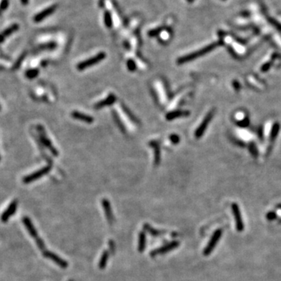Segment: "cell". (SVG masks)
I'll return each instance as SVG.
<instances>
[{
	"instance_id": "25",
	"label": "cell",
	"mask_w": 281,
	"mask_h": 281,
	"mask_svg": "<svg viewBox=\"0 0 281 281\" xmlns=\"http://www.w3.org/2000/svg\"><path fill=\"white\" fill-rule=\"evenodd\" d=\"M56 47V44L55 43H48L47 45H42V48H53Z\"/></svg>"
},
{
	"instance_id": "22",
	"label": "cell",
	"mask_w": 281,
	"mask_h": 281,
	"mask_svg": "<svg viewBox=\"0 0 281 281\" xmlns=\"http://www.w3.org/2000/svg\"><path fill=\"white\" fill-rule=\"evenodd\" d=\"M8 5H9V0H2L0 4V9L4 10L8 7Z\"/></svg>"
},
{
	"instance_id": "29",
	"label": "cell",
	"mask_w": 281,
	"mask_h": 281,
	"mask_svg": "<svg viewBox=\"0 0 281 281\" xmlns=\"http://www.w3.org/2000/svg\"><path fill=\"white\" fill-rule=\"evenodd\" d=\"M187 2H192L194 1V0H187Z\"/></svg>"
},
{
	"instance_id": "5",
	"label": "cell",
	"mask_w": 281,
	"mask_h": 281,
	"mask_svg": "<svg viewBox=\"0 0 281 281\" xmlns=\"http://www.w3.org/2000/svg\"><path fill=\"white\" fill-rule=\"evenodd\" d=\"M232 210L233 212H234V219H235L236 227H237V229L239 232H241L244 229V226L243 221H242L241 214H240V209H239L238 205L236 204V203H233Z\"/></svg>"
},
{
	"instance_id": "18",
	"label": "cell",
	"mask_w": 281,
	"mask_h": 281,
	"mask_svg": "<svg viewBox=\"0 0 281 281\" xmlns=\"http://www.w3.org/2000/svg\"><path fill=\"white\" fill-rule=\"evenodd\" d=\"M163 28H164L163 27H159L151 30V31H149V32H148V35L151 36V37H155V36L156 35H159V34L162 31Z\"/></svg>"
},
{
	"instance_id": "28",
	"label": "cell",
	"mask_w": 281,
	"mask_h": 281,
	"mask_svg": "<svg viewBox=\"0 0 281 281\" xmlns=\"http://www.w3.org/2000/svg\"><path fill=\"white\" fill-rule=\"evenodd\" d=\"M21 2L23 5H27L28 2V0H21Z\"/></svg>"
},
{
	"instance_id": "15",
	"label": "cell",
	"mask_w": 281,
	"mask_h": 281,
	"mask_svg": "<svg viewBox=\"0 0 281 281\" xmlns=\"http://www.w3.org/2000/svg\"><path fill=\"white\" fill-rule=\"evenodd\" d=\"M104 23L108 28H111L112 27V17L109 11H106L104 13Z\"/></svg>"
},
{
	"instance_id": "16",
	"label": "cell",
	"mask_w": 281,
	"mask_h": 281,
	"mask_svg": "<svg viewBox=\"0 0 281 281\" xmlns=\"http://www.w3.org/2000/svg\"><path fill=\"white\" fill-rule=\"evenodd\" d=\"M18 29H19V25L13 24V25H12V26L9 27L7 29L5 30L2 33V35L4 36V37H7V36H9L10 34H12V33L15 32V31H17Z\"/></svg>"
},
{
	"instance_id": "4",
	"label": "cell",
	"mask_w": 281,
	"mask_h": 281,
	"mask_svg": "<svg viewBox=\"0 0 281 281\" xmlns=\"http://www.w3.org/2000/svg\"><path fill=\"white\" fill-rule=\"evenodd\" d=\"M49 170L50 166H45L44 167V168H42L41 170H37V171L34 172V173L25 176L23 180V183H24V184H29V183L33 182V181H34L35 180L39 179V178H41L42 176H43L44 175L48 173Z\"/></svg>"
},
{
	"instance_id": "2",
	"label": "cell",
	"mask_w": 281,
	"mask_h": 281,
	"mask_svg": "<svg viewBox=\"0 0 281 281\" xmlns=\"http://www.w3.org/2000/svg\"><path fill=\"white\" fill-rule=\"evenodd\" d=\"M106 55L105 52H99L98 54H97L96 56H93V57L90 58L88 59H86V60L83 61V62H80L77 65V69L79 70H85L87 67H90L91 66L95 65V64L98 63L99 62H101V60L106 58Z\"/></svg>"
},
{
	"instance_id": "26",
	"label": "cell",
	"mask_w": 281,
	"mask_h": 281,
	"mask_svg": "<svg viewBox=\"0 0 281 281\" xmlns=\"http://www.w3.org/2000/svg\"><path fill=\"white\" fill-rule=\"evenodd\" d=\"M268 67H269V63H267V64H266V65H265V66H264V67H262V70H263V71H265V70H267V69H268Z\"/></svg>"
},
{
	"instance_id": "24",
	"label": "cell",
	"mask_w": 281,
	"mask_h": 281,
	"mask_svg": "<svg viewBox=\"0 0 281 281\" xmlns=\"http://www.w3.org/2000/svg\"><path fill=\"white\" fill-rule=\"evenodd\" d=\"M266 218L268 219L269 220L274 219L276 218V214H275L274 212H269V213L266 215Z\"/></svg>"
},
{
	"instance_id": "20",
	"label": "cell",
	"mask_w": 281,
	"mask_h": 281,
	"mask_svg": "<svg viewBox=\"0 0 281 281\" xmlns=\"http://www.w3.org/2000/svg\"><path fill=\"white\" fill-rule=\"evenodd\" d=\"M126 66H127V68L130 71H134V70H136V68H137L135 62H134V60H132V59H129V60L127 61Z\"/></svg>"
},
{
	"instance_id": "17",
	"label": "cell",
	"mask_w": 281,
	"mask_h": 281,
	"mask_svg": "<svg viewBox=\"0 0 281 281\" xmlns=\"http://www.w3.org/2000/svg\"><path fill=\"white\" fill-rule=\"evenodd\" d=\"M39 71L37 69H31V70H28L26 71V76L29 79H33V78L36 77L38 74Z\"/></svg>"
},
{
	"instance_id": "13",
	"label": "cell",
	"mask_w": 281,
	"mask_h": 281,
	"mask_svg": "<svg viewBox=\"0 0 281 281\" xmlns=\"http://www.w3.org/2000/svg\"><path fill=\"white\" fill-rule=\"evenodd\" d=\"M23 224L25 225L26 228L27 229V230L29 231V233L31 234V235L32 236V237H34V238L38 239V237H37V233H36L35 229H34V226H33L32 223L31 222V220H30L27 217H23Z\"/></svg>"
},
{
	"instance_id": "11",
	"label": "cell",
	"mask_w": 281,
	"mask_h": 281,
	"mask_svg": "<svg viewBox=\"0 0 281 281\" xmlns=\"http://www.w3.org/2000/svg\"><path fill=\"white\" fill-rule=\"evenodd\" d=\"M71 116L73 118L76 119V120H81V121L85 122V123H91L92 122L94 121L93 117L90 116L88 115H85V114L84 113H81V112H77V111H73V112H72Z\"/></svg>"
},
{
	"instance_id": "21",
	"label": "cell",
	"mask_w": 281,
	"mask_h": 281,
	"mask_svg": "<svg viewBox=\"0 0 281 281\" xmlns=\"http://www.w3.org/2000/svg\"><path fill=\"white\" fill-rule=\"evenodd\" d=\"M170 140H171L173 144H177L178 142L180 141L179 136L176 135V134H172V135L170 136Z\"/></svg>"
},
{
	"instance_id": "12",
	"label": "cell",
	"mask_w": 281,
	"mask_h": 281,
	"mask_svg": "<svg viewBox=\"0 0 281 281\" xmlns=\"http://www.w3.org/2000/svg\"><path fill=\"white\" fill-rule=\"evenodd\" d=\"M188 114L189 112H187V111H173V112H170L167 113L166 116H165V118H166L167 120H172L178 118V117L185 116Z\"/></svg>"
},
{
	"instance_id": "3",
	"label": "cell",
	"mask_w": 281,
	"mask_h": 281,
	"mask_svg": "<svg viewBox=\"0 0 281 281\" xmlns=\"http://www.w3.org/2000/svg\"><path fill=\"white\" fill-rule=\"evenodd\" d=\"M222 234H223V229H218L215 231L213 235L212 236V238L209 240L207 247L205 248L204 250L205 255H208V254H209L212 252V250L214 249V248H215V245H216V243L218 242V240H219L220 237H221Z\"/></svg>"
},
{
	"instance_id": "30",
	"label": "cell",
	"mask_w": 281,
	"mask_h": 281,
	"mask_svg": "<svg viewBox=\"0 0 281 281\" xmlns=\"http://www.w3.org/2000/svg\"></svg>"
},
{
	"instance_id": "27",
	"label": "cell",
	"mask_w": 281,
	"mask_h": 281,
	"mask_svg": "<svg viewBox=\"0 0 281 281\" xmlns=\"http://www.w3.org/2000/svg\"><path fill=\"white\" fill-rule=\"evenodd\" d=\"M4 38H5L4 36H3L2 34H0V43H1V42H2L3 41H4Z\"/></svg>"
},
{
	"instance_id": "6",
	"label": "cell",
	"mask_w": 281,
	"mask_h": 281,
	"mask_svg": "<svg viewBox=\"0 0 281 281\" xmlns=\"http://www.w3.org/2000/svg\"><path fill=\"white\" fill-rule=\"evenodd\" d=\"M213 114H214L213 111H211V112H209V113L205 117V119L203 120V121L201 122V125L198 126V129L196 130V132H195V137H196L197 138H199V137H201V136H202V134H204L205 131V129L207 128L208 124H209V123L210 122L211 119H212V116H213Z\"/></svg>"
},
{
	"instance_id": "23",
	"label": "cell",
	"mask_w": 281,
	"mask_h": 281,
	"mask_svg": "<svg viewBox=\"0 0 281 281\" xmlns=\"http://www.w3.org/2000/svg\"><path fill=\"white\" fill-rule=\"evenodd\" d=\"M23 59H24V54L22 55V56H20V59H19L17 61V62H16L15 66H14V67H13L14 70H16V69H17L18 67H20V64H21V62H22V61H23Z\"/></svg>"
},
{
	"instance_id": "10",
	"label": "cell",
	"mask_w": 281,
	"mask_h": 281,
	"mask_svg": "<svg viewBox=\"0 0 281 281\" xmlns=\"http://www.w3.org/2000/svg\"><path fill=\"white\" fill-rule=\"evenodd\" d=\"M116 101V96L113 94H111L106 98H105L104 100L101 101H98L97 104H95V109H101V108L105 107V106H110V105L113 104Z\"/></svg>"
},
{
	"instance_id": "8",
	"label": "cell",
	"mask_w": 281,
	"mask_h": 281,
	"mask_svg": "<svg viewBox=\"0 0 281 281\" xmlns=\"http://www.w3.org/2000/svg\"><path fill=\"white\" fill-rule=\"evenodd\" d=\"M17 201H13L9 204V205L8 206L7 209L4 211L2 214L1 215V220L3 223H6L9 220V219L15 213L16 210H17Z\"/></svg>"
},
{
	"instance_id": "7",
	"label": "cell",
	"mask_w": 281,
	"mask_h": 281,
	"mask_svg": "<svg viewBox=\"0 0 281 281\" xmlns=\"http://www.w3.org/2000/svg\"><path fill=\"white\" fill-rule=\"evenodd\" d=\"M38 131H39V134H40L41 140H42V144H43V145H45L46 148H48V149L52 151V153L54 155H58L57 150H56V148H55L54 147L52 146V143H51V141H50L49 139L46 137L45 132H44V130H43V128H42V126H38Z\"/></svg>"
},
{
	"instance_id": "14",
	"label": "cell",
	"mask_w": 281,
	"mask_h": 281,
	"mask_svg": "<svg viewBox=\"0 0 281 281\" xmlns=\"http://www.w3.org/2000/svg\"><path fill=\"white\" fill-rule=\"evenodd\" d=\"M151 146L154 147L155 148V163L158 165L160 162V151H159V145L155 142H151Z\"/></svg>"
},
{
	"instance_id": "9",
	"label": "cell",
	"mask_w": 281,
	"mask_h": 281,
	"mask_svg": "<svg viewBox=\"0 0 281 281\" xmlns=\"http://www.w3.org/2000/svg\"><path fill=\"white\" fill-rule=\"evenodd\" d=\"M56 8H57V6H56V5H53V6H49V7L46 8L45 9L42 10V12L37 13V15L34 16V21L36 22V23L42 21L44 19L46 18L47 17H48L49 15L52 14L53 12H54V11L56 9Z\"/></svg>"
},
{
	"instance_id": "1",
	"label": "cell",
	"mask_w": 281,
	"mask_h": 281,
	"mask_svg": "<svg viewBox=\"0 0 281 281\" xmlns=\"http://www.w3.org/2000/svg\"><path fill=\"white\" fill-rule=\"evenodd\" d=\"M219 45H221V42H214V43H212L211 45H208V46L204 47V48H202L201 49L198 50V51L195 52H191L188 55H186V56H183V57L180 58V59H178L177 60L178 64H184V63H185V62H189V61H191V60H193V59H197V58L200 57V56H203V55H205V54H206V53L211 52L212 50H213L214 48H215Z\"/></svg>"
},
{
	"instance_id": "19",
	"label": "cell",
	"mask_w": 281,
	"mask_h": 281,
	"mask_svg": "<svg viewBox=\"0 0 281 281\" xmlns=\"http://www.w3.org/2000/svg\"><path fill=\"white\" fill-rule=\"evenodd\" d=\"M279 126L278 123H275L273 125V127L272 129V132H271V135H270V137H271V140H274L276 138V135L278 134V131H279Z\"/></svg>"
}]
</instances>
